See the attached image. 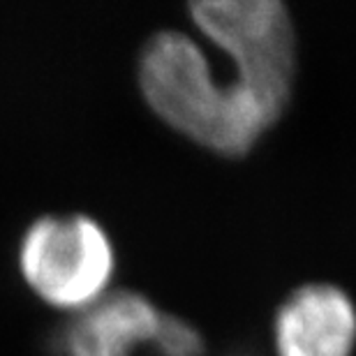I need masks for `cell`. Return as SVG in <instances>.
I'll use <instances>...</instances> for the list:
<instances>
[{
    "instance_id": "1",
    "label": "cell",
    "mask_w": 356,
    "mask_h": 356,
    "mask_svg": "<svg viewBox=\"0 0 356 356\" xmlns=\"http://www.w3.org/2000/svg\"><path fill=\"white\" fill-rule=\"evenodd\" d=\"M141 97L169 130L222 158H241L277 123L197 35L153 33L137 60Z\"/></svg>"
},
{
    "instance_id": "2",
    "label": "cell",
    "mask_w": 356,
    "mask_h": 356,
    "mask_svg": "<svg viewBox=\"0 0 356 356\" xmlns=\"http://www.w3.org/2000/svg\"><path fill=\"white\" fill-rule=\"evenodd\" d=\"M197 38L280 120L296 79V28L280 0L190 3Z\"/></svg>"
},
{
    "instance_id": "3",
    "label": "cell",
    "mask_w": 356,
    "mask_h": 356,
    "mask_svg": "<svg viewBox=\"0 0 356 356\" xmlns=\"http://www.w3.org/2000/svg\"><path fill=\"white\" fill-rule=\"evenodd\" d=\"M17 268L49 308L76 315L111 291L116 250L109 232L86 213H47L21 232Z\"/></svg>"
},
{
    "instance_id": "4",
    "label": "cell",
    "mask_w": 356,
    "mask_h": 356,
    "mask_svg": "<svg viewBox=\"0 0 356 356\" xmlns=\"http://www.w3.org/2000/svg\"><path fill=\"white\" fill-rule=\"evenodd\" d=\"M270 343L273 356H354V298L331 282L301 284L275 310Z\"/></svg>"
},
{
    "instance_id": "5",
    "label": "cell",
    "mask_w": 356,
    "mask_h": 356,
    "mask_svg": "<svg viewBox=\"0 0 356 356\" xmlns=\"http://www.w3.org/2000/svg\"><path fill=\"white\" fill-rule=\"evenodd\" d=\"M165 312L132 289H111L86 310L70 315L60 331V356H134L151 345Z\"/></svg>"
},
{
    "instance_id": "6",
    "label": "cell",
    "mask_w": 356,
    "mask_h": 356,
    "mask_svg": "<svg viewBox=\"0 0 356 356\" xmlns=\"http://www.w3.org/2000/svg\"><path fill=\"white\" fill-rule=\"evenodd\" d=\"M158 356H202L204 338L195 326L176 315H162L153 343Z\"/></svg>"
}]
</instances>
